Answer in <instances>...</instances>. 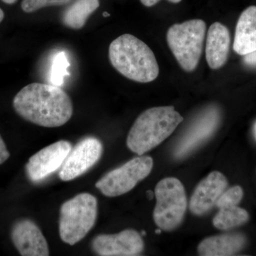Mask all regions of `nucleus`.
Masks as SVG:
<instances>
[{"label":"nucleus","instance_id":"obj_1","mask_svg":"<svg viewBox=\"0 0 256 256\" xmlns=\"http://www.w3.org/2000/svg\"><path fill=\"white\" fill-rule=\"evenodd\" d=\"M13 107L25 120L45 128L64 126L74 111L72 99L63 89L41 82L24 87L15 96Z\"/></svg>","mask_w":256,"mask_h":256},{"label":"nucleus","instance_id":"obj_2","mask_svg":"<svg viewBox=\"0 0 256 256\" xmlns=\"http://www.w3.org/2000/svg\"><path fill=\"white\" fill-rule=\"evenodd\" d=\"M112 66L124 77L139 82H150L159 75V66L152 50L132 34L121 35L109 46Z\"/></svg>","mask_w":256,"mask_h":256},{"label":"nucleus","instance_id":"obj_3","mask_svg":"<svg viewBox=\"0 0 256 256\" xmlns=\"http://www.w3.org/2000/svg\"><path fill=\"white\" fill-rule=\"evenodd\" d=\"M183 120L173 106L148 109L131 128L127 138L128 148L138 156H143L170 137Z\"/></svg>","mask_w":256,"mask_h":256},{"label":"nucleus","instance_id":"obj_4","mask_svg":"<svg viewBox=\"0 0 256 256\" xmlns=\"http://www.w3.org/2000/svg\"><path fill=\"white\" fill-rule=\"evenodd\" d=\"M98 214L97 198L82 193L66 202L60 210V239L70 246L80 242L95 225Z\"/></svg>","mask_w":256,"mask_h":256},{"label":"nucleus","instance_id":"obj_5","mask_svg":"<svg viewBox=\"0 0 256 256\" xmlns=\"http://www.w3.org/2000/svg\"><path fill=\"white\" fill-rule=\"evenodd\" d=\"M206 30V23L202 20L175 24L168 30L166 40L170 48L186 72H193L198 66Z\"/></svg>","mask_w":256,"mask_h":256},{"label":"nucleus","instance_id":"obj_6","mask_svg":"<svg viewBox=\"0 0 256 256\" xmlns=\"http://www.w3.org/2000/svg\"><path fill=\"white\" fill-rule=\"evenodd\" d=\"M156 204L153 218L160 229L172 230L182 222L188 208L182 183L174 178H163L154 190Z\"/></svg>","mask_w":256,"mask_h":256},{"label":"nucleus","instance_id":"obj_7","mask_svg":"<svg viewBox=\"0 0 256 256\" xmlns=\"http://www.w3.org/2000/svg\"><path fill=\"white\" fill-rule=\"evenodd\" d=\"M152 168L153 160L150 156H138L104 175L96 184V188L106 196H120L131 191L150 174Z\"/></svg>","mask_w":256,"mask_h":256},{"label":"nucleus","instance_id":"obj_8","mask_svg":"<svg viewBox=\"0 0 256 256\" xmlns=\"http://www.w3.org/2000/svg\"><path fill=\"white\" fill-rule=\"evenodd\" d=\"M102 142L94 137L84 138L77 143L60 168V178L67 182L82 176L99 161L102 156Z\"/></svg>","mask_w":256,"mask_h":256},{"label":"nucleus","instance_id":"obj_9","mask_svg":"<svg viewBox=\"0 0 256 256\" xmlns=\"http://www.w3.org/2000/svg\"><path fill=\"white\" fill-rule=\"evenodd\" d=\"M220 118V111L216 106H210L204 110L176 144L174 158H184L207 140L216 130Z\"/></svg>","mask_w":256,"mask_h":256},{"label":"nucleus","instance_id":"obj_10","mask_svg":"<svg viewBox=\"0 0 256 256\" xmlns=\"http://www.w3.org/2000/svg\"><path fill=\"white\" fill-rule=\"evenodd\" d=\"M72 149L68 141L60 140L34 154L25 166L28 180L38 182L60 169Z\"/></svg>","mask_w":256,"mask_h":256},{"label":"nucleus","instance_id":"obj_11","mask_svg":"<svg viewBox=\"0 0 256 256\" xmlns=\"http://www.w3.org/2000/svg\"><path fill=\"white\" fill-rule=\"evenodd\" d=\"M92 250L101 256H136L144 250L141 236L133 229L116 234H101L92 242Z\"/></svg>","mask_w":256,"mask_h":256},{"label":"nucleus","instance_id":"obj_12","mask_svg":"<svg viewBox=\"0 0 256 256\" xmlns=\"http://www.w3.org/2000/svg\"><path fill=\"white\" fill-rule=\"evenodd\" d=\"M11 238L21 256H50L48 246L44 236L38 226L32 220L16 222L12 228Z\"/></svg>","mask_w":256,"mask_h":256},{"label":"nucleus","instance_id":"obj_13","mask_svg":"<svg viewBox=\"0 0 256 256\" xmlns=\"http://www.w3.org/2000/svg\"><path fill=\"white\" fill-rule=\"evenodd\" d=\"M228 186L227 178L220 172H212L198 184L192 195L190 210L193 214H206L216 204Z\"/></svg>","mask_w":256,"mask_h":256},{"label":"nucleus","instance_id":"obj_14","mask_svg":"<svg viewBox=\"0 0 256 256\" xmlns=\"http://www.w3.org/2000/svg\"><path fill=\"white\" fill-rule=\"evenodd\" d=\"M230 44V33L226 26L214 23L208 30L206 44V58L210 68H220L226 64Z\"/></svg>","mask_w":256,"mask_h":256},{"label":"nucleus","instance_id":"obj_15","mask_svg":"<svg viewBox=\"0 0 256 256\" xmlns=\"http://www.w3.org/2000/svg\"><path fill=\"white\" fill-rule=\"evenodd\" d=\"M246 238L240 233H229L214 236L202 240L198 252L203 256L235 255L245 247Z\"/></svg>","mask_w":256,"mask_h":256},{"label":"nucleus","instance_id":"obj_16","mask_svg":"<svg viewBox=\"0 0 256 256\" xmlns=\"http://www.w3.org/2000/svg\"><path fill=\"white\" fill-rule=\"evenodd\" d=\"M234 50L245 56L256 50V6L242 12L236 28Z\"/></svg>","mask_w":256,"mask_h":256},{"label":"nucleus","instance_id":"obj_17","mask_svg":"<svg viewBox=\"0 0 256 256\" xmlns=\"http://www.w3.org/2000/svg\"><path fill=\"white\" fill-rule=\"evenodd\" d=\"M99 6V0H74L62 13V22L66 28L80 30Z\"/></svg>","mask_w":256,"mask_h":256},{"label":"nucleus","instance_id":"obj_18","mask_svg":"<svg viewBox=\"0 0 256 256\" xmlns=\"http://www.w3.org/2000/svg\"><path fill=\"white\" fill-rule=\"evenodd\" d=\"M218 214L213 220L216 228L220 230H229L246 223L249 214L246 210L237 206L218 208Z\"/></svg>","mask_w":256,"mask_h":256},{"label":"nucleus","instance_id":"obj_19","mask_svg":"<svg viewBox=\"0 0 256 256\" xmlns=\"http://www.w3.org/2000/svg\"><path fill=\"white\" fill-rule=\"evenodd\" d=\"M69 66L70 63L65 52H60L56 54L52 60L50 70V84L57 86L63 85L64 78L69 76Z\"/></svg>","mask_w":256,"mask_h":256},{"label":"nucleus","instance_id":"obj_20","mask_svg":"<svg viewBox=\"0 0 256 256\" xmlns=\"http://www.w3.org/2000/svg\"><path fill=\"white\" fill-rule=\"evenodd\" d=\"M244 197V190L240 186H232L220 195L216 206L218 208L237 206Z\"/></svg>","mask_w":256,"mask_h":256},{"label":"nucleus","instance_id":"obj_21","mask_svg":"<svg viewBox=\"0 0 256 256\" xmlns=\"http://www.w3.org/2000/svg\"><path fill=\"white\" fill-rule=\"evenodd\" d=\"M72 0H22V9L24 12H34L42 8L68 4Z\"/></svg>","mask_w":256,"mask_h":256},{"label":"nucleus","instance_id":"obj_22","mask_svg":"<svg viewBox=\"0 0 256 256\" xmlns=\"http://www.w3.org/2000/svg\"><path fill=\"white\" fill-rule=\"evenodd\" d=\"M10 154L6 148L2 138L0 136V164H3L8 159H9Z\"/></svg>","mask_w":256,"mask_h":256},{"label":"nucleus","instance_id":"obj_23","mask_svg":"<svg viewBox=\"0 0 256 256\" xmlns=\"http://www.w3.org/2000/svg\"><path fill=\"white\" fill-rule=\"evenodd\" d=\"M244 60L248 66H256V50L245 55Z\"/></svg>","mask_w":256,"mask_h":256},{"label":"nucleus","instance_id":"obj_24","mask_svg":"<svg viewBox=\"0 0 256 256\" xmlns=\"http://www.w3.org/2000/svg\"><path fill=\"white\" fill-rule=\"evenodd\" d=\"M141 2L143 5H144L146 6H152L156 4H158V2L160 1V0H140ZM170 2L174 3V4H178V3H180L182 0H168Z\"/></svg>","mask_w":256,"mask_h":256},{"label":"nucleus","instance_id":"obj_25","mask_svg":"<svg viewBox=\"0 0 256 256\" xmlns=\"http://www.w3.org/2000/svg\"><path fill=\"white\" fill-rule=\"evenodd\" d=\"M146 196H148V200H152L153 196H154V192L149 190V191L146 192Z\"/></svg>","mask_w":256,"mask_h":256},{"label":"nucleus","instance_id":"obj_26","mask_svg":"<svg viewBox=\"0 0 256 256\" xmlns=\"http://www.w3.org/2000/svg\"><path fill=\"white\" fill-rule=\"evenodd\" d=\"M3 2L6 3V4H14L15 2H16L18 0H1Z\"/></svg>","mask_w":256,"mask_h":256},{"label":"nucleus","instance_id":"obj_27","mask_svg":"<svg viewBox=\"0 0 256 256\" xmlns=\"http://www.w3.org/2000/svg\"><path fill=\"white\" fill-rule=\"evenodd\" d=\"M4 12H3V10L0 8V23L2 22L3 21V20H4Z\"/></svg>","mask_w":256,"mask_h":256},{"label":"nucleus","instance_id":"obj_28","mask_svg":"<svg viewBox=\"0 0 256 256\" xmlns=\"http://www.w3.org/2000/svg\"><path fill=\"white\" fill-rule=\"evenodd\" d=\"M254 138H255L256 140V122H255V124H254Z\"/></svg>","mask_w":256,"mask_h":256},{"label":"nucleus","instance_id":"obj_29","mask_svg":"<svg viewBox=\"0 0 256 256\" xmlns=\"http://www.w3.org/2000/svg\"><path fill=\"white\" fill-rule=\"evenodd\" d=\"M156 233L158 234H161V230H160V229H156Z\"/></svg>","mask_w":256,"mask_h":256},{"label":"nucleus","instance_id":"obj_30","mask_svg":"<svg viewBox=\"0 0 256 256\" xmlns=\"http://www.w3.org/2000/svg\"><path fill=\"white\" fill-rule=\"evenodd\" d=\"M104 16H110V14H108V12H104Z\"/></svg>","mask_w":256,"mask_h":256},{"label":"nucleus","instance_id":"obj_31","mask_svg":"<svg viewBox=\"0 0 256 256\" xmlns=\"http://www.w3.org/2000/svg\"><path fill=\"white\" fill-rule=\"evenodd\" d=\"M142 234L143 236L146 235V233L144 232V230H142Z\"/></svg>","mask_w":256,"mask_h":256}]
</instances>
